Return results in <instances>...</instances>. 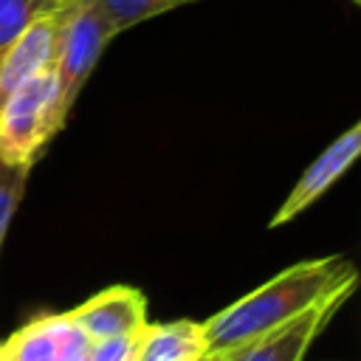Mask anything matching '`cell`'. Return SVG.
Listing matches in <instances>:
<instances>
[{
  "label": "cell",
  "mask_w": 361,
  "mask_h": 361,
  "mask_svg": "<svg viewBox=\"0 0 361 361\" xmlns=\"http://www.w3.org/2000/svg\"><path fill=\"white\" fill-rule=\"evenodd\" d=\"M59 17H62V0L56 8L37 17L8 48L0 51V107L11 93H17L34 76L54 71Z\"/></svg>",
  "instance_id": "obj_4"
},
{
  "label": "cell",
  "mask_w": 361,
  "mask_h": 361,
  "mask_svg": "<svg viewBox=\"0 0 361 361\" xmlns=\"http://www.w3.org/2000/svg\"><path fill=\"white\" fill-rule=\"evenodd\" d=\"M65 121L56 71H45L11 93L0 107V152L14 164L34 166Z\"/></svg>",
  "instance_id": "obj_2"
},
{
  "label": "cell",
  "mask_w": 361,
  "mask_h": 361,
  "mask_svg": "<svg viewBox=\"0 0 361 361\" xmlns=\"http://www.w3.org/2000/svg\"><path fill=\"white\" fill-rule=\"evenodd\" d=\"M141 333L104 338V341H90L87 361H135L138 358V347H141Z\"/></svg>",
  "instance_id": "obj_13"
},
{
  "label": "cell",
  "mask_w": 361,
  "mask_h": 361,
  "mask_svg": "<svg viewBox=\"0 0 361 361\" xmlns=\"http://www.w3.org/2000/svg\"><path fill=\"white\" fill-rule=\"evenodd\" d=\"M197 361H231V358H223V355H209V353H206V355H200Z\"/></svg>",
  "instance_id": "obj_16"
},
{
  "label": "cell",
  "mask_w": 361,
  "mask_h": 361,
  "mask_svg": "<svg viewBox=\"0 0 361 361\" xmlns=\"http://www.w3.org/2000/svg\"><path fill=\"white\" fill-rule=\"evenodd\" d=\"M90 3L104 17V23L110 25L113 34H121V31L155 17L152 0H90Z\"/></svg>",
  "instance_id": "obj_12"
},
{
  "label": "cell",
  "mask_w": 361,
  "mask_h": 361,
  "mask_svg": "<svg viewBox=\"0 0 361 361\" xmlns=\"http://www.w3.org/2000/svg\"><path fill=\"white\" fill-rule=\"evenodd\" d=\"M116 34L90 0H62L59 37H56V85L65 116L73 110L85 82L96 71L107 42Z\"/></svg>",
  "instance_id": "obj_3"
},
{
  "label": "cell",
  "mask_w": 361,
  "mask_h": 361,
  "mask_svg": "<svg viewBox=\"0 0 361 361\" xmlns=\"http://www.w3.org/2000/svg\"><path fill=\"white\" fill-rule=\"evenodd\" d=\"M68 322V316H65ZM90 355V338L76 327V324H65L62 333V347H59V361H87Z\"/></svg>",
  "instance_id": "obj_14"
},
{
  "label": "cell",
  "mask_w": 361,
  "mask_h": 361,
  "mask_svg": "<svg viewBox=\"0 0 361 361\" xmlns=\"http://www.w3.org/2000/svg\"><path fill=\"white\" fill-rule=\"evenodd\" d=\"M71 324H76L90 341L118 338L141 333L147 322V299L138 288L130 285H113L102 293L85 299L73 310L65 313Z\"/></svg>",
  "instance_id": "obj_6"
},
{
  "label": "cell",
  "mask_w": 361,
  "mask_h": 361,
  "mask_svg": "<svg viewBox=\"0 0 361 361\" xmlns=\"http://www.w3.org/2000/svg\"><path fill=\"white\" fill-rule=\"evenodd\" d=\"M361 152V121L350 124L336 141H330V147H324V152L302 172V178L293 183V189L288 192L285 203L276 209V214L271 217L268 228H279L285 223H290L296 214H302L307 206H313L358 158Z\"/></svg>",
  "instance_id": "obj_5"
},
{
  "label": "cell",
  "mask_w": 361,
  "mask_h": 361,
  "mask_svg": "<svg viewBox=\"0 0 361 361\" xmlns=\"http://www.w3.org/2000/svg\"><path fill=\"white\" fill-rule=\"evenodd\" d=\"M206 355L203 327L192 319L147 324L135 361H197Z\"/></svg>",
  "instance_id": "obj_8"
},
{
  "label": "cell",
  "mask_w": 361,
  "mask_h": 361,
  "mask_svg": "<svg viewBox=\"0 0 361 361\" xmlns=\"http://www.w3.org/2000/svg\"><path fill=\"white\" fill-rule=\"evenodd\" d=\"M358 271L344 257L302 259L200 322L209 355L234 358L262 336L330 299H347Z\"/></svg>",
  "instance_id": "obj_1"
},
{
  "label": "cell",
  "mask_w": 361,
  "mask_h": 361,
  "mask_svg": "<svg viewBox=\"0 0 361 361\" xmlns=\"http://www.w3.org/2000/svg\"><path fill=\"white\" fill-rule=\"evenodd\" d=\"M56 6L59 0H0V51L8 48L37 17Z\"/></svg>",
  "instance_id": "obj_10"
},
{
  "label": "cell",
  "mask_w": 361,
  "mask_h": 361,
  "mask_svg": "<svg viewBox=\"0 0 361 361\" xmlns=\"http://www.w3.org/2000/svg\"><path fill=\"white\" fill-rule=\"evenodd\" d=\"M28 172H31V166L14 164V161H8L0 152V251H3V243H6V234H8V226H11V217H14L23 195H25Z\"/></svg>",
  "instance_id": "obj_11"
},
{
  "label": "cell",
  "mask_w": 361,
  "mask_h": 361,
  "mask_svg": "<svg viewBox=\"0 0 361 361\" xmlns=\"http://www.w3.org/2000/svg\"><path fill=\"white\" fill-rule=\"evenodd\" d=\"M353 3H361V0H353Z\"/></svg>",
  "instance_id": "obj_17"
},
{
  "label": "cell",
  "mask_w": 361,
  "mask_h": 361,
  "mask_svg": "<svg viewBox=\"0 0 361 361\" xmlns=\"http://www.w3.org/2000/svg\"><path fill=\"white\" fill-rule=\"evenodd\" d=\"M186 3H192V0H152V8H155V17H158L164 11H172L178 6H186Z\"/></svg>",
  "instance_id": "obj_15"
},
{
  "label": "cell",
  "mask_w": 361,
  "mask_h": 361,
  "mask_svg": "<svg viewBox=\"0 0 361 361\" xmlns=\"http://www.w3.org/2000/svg\"><path fill=\"white\" fill-rule=\"evenodd\" d=\"M344 305V299H330L319 307H310L299 319L276 327L274 333L254 341L248 350L234 355L231 361H302L316 336L324 330V324L336 316V310Z\"/></svg>",
  "instance_id": "obj_7"
},
{
  "label": "cell",
  "mask_w": 361,
  "mask_h": 361,
  "mask_svg": "<svg viewBox=\"0 0 361 361\" xmlns=\"http://www.w3.org/2000/svg\"><path fill=\"white\" fill-rule=\"evenodd\" d=\"M65 313L37 316L0 344V361H59Z\"/></svg>",
  "instance_id": "obj_9"
}]
</instances>
